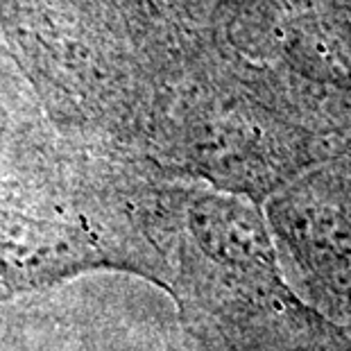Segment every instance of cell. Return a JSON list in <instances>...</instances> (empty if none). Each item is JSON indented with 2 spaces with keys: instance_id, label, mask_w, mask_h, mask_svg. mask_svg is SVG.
<instances>
[{
  "instance_id": "6da1fadb",
  "label": "cell",
  "mask_w": 351,
  "mask_h": 351,
  "mask_svg": "<svg viewBox=\"0 0 351 351\" xmlns=\"http://www.w3.org/2000/svg\"><path fill=\"white\" fill-rule=\"evenodd\" d=\"M286 231L302 258L324 283L351 297V195L345 189H313L286 208Z\"/></svg>"
}]
</instances>
